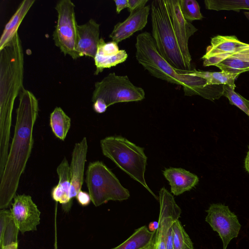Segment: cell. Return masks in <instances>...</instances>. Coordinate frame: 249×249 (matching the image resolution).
<instances>
[{
	"label": "cell",
	"instance_id": "cell-40",
	"mask_svg": "<svg viewBox=\"0 0 249 249\" xmlns=\"http://www.w3.org/2000/svg\"><path fill=\"white\" fill-rule=\"evenodd\" d=\"M0 249H18V242L3 246Z\"/></svg>",
	"mask_w": 249,
	"mask_h": 249
},
{
	"label": "cell",
	"instance_id": "cell-7",
	"mask_svg": "<svg viewBox=\"0 0 249 249\" xmlns=\"http://www.w3.org/2000/svg\"><path fill=\"white\" fill-rule=\"evenodd\" d=\"M145 98L143 89L133 85L127 75L109 73L95 83L91 100L102 99L107 107L120 102H137Z\"/></svg>",
	"mask_w": 249,
	"mask_h": 249
},
{
	"label": "cell",
	"instance_id": "cell-31",
	"mask_svg": "<svg viewBox=\"0 0 249 249\" xmlns=\"http://www.w3.org/2000/svg\"><path fill=\"white\" fill-rule=\"evenodd\" d=\"M119 51L117 43L112 41L106 42L102 38H101L96 55L102 57H108L116 55Z\"/></svg>",
	"mask_w": 249,
	"mask_h": 249
},
{
	"label": "cell",
	"instance_id": "cell-14",
	"mask_svg": "<svg viewBox=\"0 0 249 249\" xmlns=\"http://www.w3.org/2000/svg\"><path fill=\"white\" fill-rule=\"evenodd\" d=\"M88 142L84 137L74 146L70 165L71 177L70 198L72 201L81 190L84 181L85 165L88 152Z\"/></svg>",
	"mask_w": 249,
	"mask_h": 249
},
{
	"label": "cell",
	"instance_id": "cell-6",
	"mask_svg": "<svg viewBox=\"0 0 249 249\" xmlns=\"http://www.w3.org/2000/svg\"><path fill=\"white\" fill-rule=\"evenodd\" d=\"M136 57L139 64L155 77L181 86L180 75L160 54L152 36L147 32L136 38Z\"/></svg>",
	"mask_w": 249,
	"mask_h": 249
},
{
	"label": "cell",
	"instance_id": "cell-26",
	"mask_svg": "<svg viewBox=\"0 0 249 249\" xmlns=\"http://www.w3.org/2000/svg\"><path fill=\"white\" fill-rule=\"evenodd\" d=\"M204 3L206 8L208 10L236 12L242 9L249 10V0H205Z\"/></svg>",
	"mask_w": 249,
	"mask_h": 249
},
{
	"label": "cell",
	"instance_id": "cell-25",
	"mask_svg": "<svg viewBox=\"0 0 249 249\" xmlns=\"http://www.w3.org/2000/svg\"><path fill=\"white\" fill-rule=\"evenodd\" d=\"M188 71L192 75L198 76L205 79L208 85H226L235 88V80L238 76L223 71L209 72L194 69Z\"/></svg>",
	"mask_w": 249,
	"mask_h": 249
},
{
	"label": "cell",
	"instance_id": "cell-20",
	"mask_svg": "<svg viewBox=\"0 0 249 249\" xmlns=\"http://www.w3.org/2000/svg\"><path fill=\"white\" fill-rule=\"evenodd\" d=\"M35 2V0H23L17 11L5 25L0 39V50L12 40L24 18Z\"/></svg>",
	"mask_w": 249,
	"mask_h": 249
},
{
	"label": "cell",
	"instance_id": "cell-28",
	"mask_svg": "<svg viewBox=\"0 0 249 249\" xmlns=\"http://www.w3.org/2000/svg\"><path fill=\"white\" fill-rule=\"evenodd\" d=\"M128 55L124 50H120L119 53L115 55L108 57H102L96 55L94 58L96 70L94 75H98L105 68H110L124 62Z\"/></svg>",
	"mask_w": 249,
	"mask_h": 249
},
{
	"label": "cell",
	"instance_id": "cell-18",
	"mask_svg": "<svg viewBox=\"0 0 249 249\" xmlns=\"http://www.w3.org/2000/svg\"><path fill=\"white\" fill-rule=\"evenodd\" d=\"M163 174L170 185L171 193L175 196L191 190L199 182L196 175L181 168H166Z\"/></svg>",
	"mask_w": 249,
	"mask_h": 249
},
{
	"label": "cell",
	"instance_id": "cell-16",
	"mask_svg": "<svg viewBox=\"0 0 249 249\" xmlns=\"http://www.w3.org/2000/svg\"><path fill=\"white\" fill-rule=\"evenodd\" d=\"M151 6L147 5L134 11L124 21L117 23L109 36L117 44L142 30L147 23Z\"/></svg>",
	"mask_w": 249,
	"mask_h": 249
},
{
	"label": "cell",
	"instance_id": "cell-13",
	"mask_svg": "<svg viewBox=\"0 0 249 249\" xmlns=\"http://www.w3.org/2000/svg\"><path fill=\"white\" fill-rule=\"evenodd\" d=\"M176 70L180 75L181 86L185 96L199 95L212 101L223 96V85H208L205 79L190 74L188 71Z\"/></svg>",
	"mask_w": 249,
	"mask_h": 249
},
{
	"label": "cell",
	"instance_id": "cell-8",
	"mask_svg": "<svg viewBox=\"0 0 249 249\" xmlns=\"http://www.w3.org/2000/svg\"><path fill=\"white\" fill-rule=\"evenodd\" d=\"M75 5L71 0H61L56 4L57 21L53 33V39L65 55L73 59L79 58L76 53L77 26Z\"/></svg>",
	"mask_w": 249,
	"mask_h": 249
},
{
	"label": "cell",
	"instance_id": "cell-10",
	"mask_svg": "<svg viewBox=\"0 0 249 249\" xmlns=\"http://www.w3.org/2000/svg\"><path fill=\"white\" fill-rule=\"evenodd\" d=\"M160 203L159 227L155 236V249H166L167 235L175 221L178 219L181 213L173 196L164 187L159 191Z\"/></svg>",
	"mask_w": 249,
	"mask_h": 249
},
{
	"label": "cell",
	"instance_id": "cell-11",
	"mask_svg": "<svg viewBox=\"0 0 249 249\" xmlns=\"http://www.w3.org/2000/svg\"><path fill=\"white\" fill-rule=\"evenodd\" d=\"M166 2L178 47L187 67L191 71L192 58L188 48V40L197 29L183 17L180 9L179 0H166Z\"/></svg>",
	"mask_w": 249,
	"mask_h": 249
},
{
	"label": "cell",
	"instance_id": "cell-41",
	"mask_svg": "<svg viewBox=\"0 0 249 249\" xmlns=\"http://www.w3.org/2000/svg\"><path fill=\"white\" fill-rule=\"evenodd\" d=\"M145 249H155V237L149 245Z\"/></svg>",
	"mask_w": 249,
	"mask_h": 249
},
{
	"label": "cell",
	"instance_id": "cell-23",
	"mask_svg": "<svg viewBox=\"0 0 249 249\" xmlns=\"http://www.w3.org/2000/svg\"><path fill=\"white\" fill-rule=\"evenodd\" d=\"M156 231H150L146 226L137 230L123 243L111 249H145L153 240Z\"/></svg>",
	"mask_w": 249,
	"mask_h": 249
},
{
	"label": "cell",
	"instance_id": "cell-24",
	"mask_svg": "<svg viewBox=\"0 0 249 249\" xmlns=\"http://www.w3.org/2000/svg\"><path fill=\"white\" fill-rule=\"evenodd\" d=\"M71 125V118L60 107H56L50 117V125L55 137L61 141H64Z\"/></svg>",
	"mask_w": 249,
	"mask_h": 249
},
{
	"label": "cell",
	"instance_id": "cell-42",
	"mask_svg": "<svg viewBox=\"0 0 249 249\" xmlns=\"http://www.w3.org/2000/svg\"><path fill=\"white\" fill-rule=\"evenodd\" d=\"M55 243L54 246V249H57V236H56V231H55Z\"/></svg>",
	"mask_w": 249,
	"mask_h": 249
},
{
	"label": "cell",
	"instance_id": "cell-2",
	"mask_svg": "<svg viewBox=\"0 0 249 249\" xmlns=\"http://www.w3.org/2000/svg\"><path fill=\"white\" fill-rule=\"evenodd\" d=\"M24 55L18 33L0 50V161L9 152L12 115L15 99L24 88Z\"/></svg>",
	"mask_w": 249,
	"mask_h": 249
},
{
	"label": "cell",
	"instance_id": "cell-5",
	"mask_svg": "<svg viewBox=\"0 0 249 249\" xmlns=\"http://www.w3.org/2000/svg\"><path fill=\"white\" fill-rule=\"evenodd\" d=\"M85 181L95 206H99L109 200H126L130 196L129 191L102 161L97 160L89 163Z\"/></svg>",
	"mask_w": 249,
	"mask_h": 249
},
{
	"label": "cell",
	"instance_id": "cell-4",
	"mask_svg": "<svg viewBox=\"0 0 249 249\" xmlns=\"http://www.w3.org/2000/svg\"><path fill=\"white\" fill-rule=\"evenodd\" d=\"M150 6L152 36L159 53L174 69L190 71L178 47L166 0H154Z\"/></svg>",
	"mask_w": 249,
	"mask_h": 249
},
{
	"label": "cell",
	"instance_id": "cell-27",
	"mask_svg": "<svg viewBox=\"0 0 249 249\" xmlns=\"http://www.w3.org/2000/svg\"><path fill=\"white\" fill-rule=\"evenodd\" d=\"M172 231L173 249H194L192 241L178 219L174 222Z\"/></svg>",
	"mask_w": 249,
	"mask_h": 249
},
{
	"label": "cell",
	"instance_id": "cell-22",
	"mask_svg": "<svg viewBox=\"0 0 249 249\" xmlns=\"http://www.w3.org/2000/svg\"><path fill=\"white\" fill-rule=\"evenodd\" d=\"M13 218L11 210L6 209L0 211V249L18 242L19 231Z\"/></svg>",
	"mask_w": 249,
	"mask_h": 249
},
{
	"label": "cell",
	"instance_id": "cell-29",
	"mask_svg": "<svg viewBox=\"0 0 249 249\" xmlns=\"http://www.w3.org/2000/svg\"><path fill=\"white\" fill-rule=\"evenodd\" d=\"M234 89L225 85L223 96L228 99L230 104L236 106L249 117V100L236 92Z\"/></svg>",
	"mask_w": 249,
	"mask_h": 249
},
{
	"label": "cell",
	"instance_id": "cell-9",
	"mask_svg": "<svg viewBox=\"0 0 249 249\" xmlns=\"http://www.w3.org/2000/svg\"><path fill=\"white\" fill-rule=\"evenodd\" d=\"M205 221L216 231L223 243V249H227L230 241L237 237L241 228L237 216L228 206L221 203L211 204L206 211Z\"/></svg>",
	"mask_w": 249,
	"mask_h": 249
},
{
	"label": "cell",
	"instance_id": "cell-43",
	"mask_svg": "<svg viewBox=\"0 0 249 249\" xmlns=\"http://www.w3.org/2000/svg\"><path fill=\"white\" fill-rule=\"evenodd\" d=\"M244 14L245 16L246 17V18L248 19L249 20V11H246L244 12Z\"/></svg>",
	"mask_w": 249,
	"mask_h": 249
},
{
	"label": "cell",
	"instance_id": "cell-12",
	"mask_svg": "<svg viewBox=\"0 0 249 249\" xmlns=\"http://www.w3.org/2000/svg\"><path fill=\"white\" fill-rule=\"evenodd\" d=\"M12 205V215L19 231L22 234L36 231L40 223V212L32 197L25 194L16 195Z\"/></svg>",
	"mask_w": 249,
	"mask_h": 249
},
{
	"label": "cell",
	"instance_id": "cell-15",
	"mask_svg": "<svg viewBox=\"0 0 249 249\" xmlns=\"http://www.w3.org/2000/svg\"><path fill=\"white\" fill-rule=\"evenodd\" d=\"M100 35V24L94 19L77 26L76 53L79 57L83 56L95 58Z\"/></svg>",
	"mask_w": 249,
	"mask_h": 249
},
{
	"label": "cell",
	"instance_id": "cell-37",
	"mask_svg": "<svg viewBox=\"0 0 249 249\" xmlns=\"http://www.w3.org/2000/svg\"><path fill=\"white\" fill-rule=\"evenodd\" d=\"M173 239L172 228L169 232L166 239V249H173Z\"/></svg>",
	"mask_w": 249,
	"mask_h": 249
},
{
	"label": "cell",
	"instance_id": "cell-35",
	"mask_svg": "<svg viewBox=\"0 0 249 249\" xmlns=\"http://www.w3.org/2000/svg\"><path fill=\"white\" fill-rule=\"evenodd\" d=\"M107 107L105 102L101 99H97L93 102V110L98 113H103L105 112Z\"/></svg>",
	"mask_w": 249,
	"mask_h": 249
},
{
	"label": "cell",
	"instance_id": "cell-3",
	"mask_svg": "<svg viewBox=\"0 0 249 249\" xmlns=\"http://www.w3.org/2000/svg\"><path fill=\"white\" fill-rule=\"evenodd\" d=\"M103 155L110 159L131 178L140 183L154 196L158 197L147 185L144 173L147 157L142 147L121 136H108L100 141Z\"/></svg>",
	"mask_w": 249,
	"mask_h": 249
},
{
	"label": "cell",
	"instance_id": "cell-38",
	"mask_svg": "<svg viewBox=\"0 0 249 249\" xmlns=\"http://www.w3.org/2000/svg\"><path fill=\"white\" fill-rule=\"evenodd\" d=\"M158 221H152L149 224L148 230L151 232L156 231L159 227Z\"/></svg>",
	"mask_w": 249,
	"mask_h": 249
},
{
	"label": "cell",
	"instance_id": "cell-17",
	"mask_svg": "<svg viewBox=\"0 0 249 249\" xmlns=\"http://www.w3.org/2000/svg\"><path fill=\"white\" fill-rule=\"evenodd\" d=\"M56 172L59 178L58 183L51 191L53 200L60 203L64 211L68 212L71 207L72 201L70 198L71 177L70 165L64 158L57 166Z\"/></svg>",
	"mask_w": 249,
	"mask_h": 249
},
{
	"label": "cell",
	"instance_id": "cell-34",
	"mask_svg": "<svg viewBox=\"0 0 249 249\" xmlns=\"http://www.w3.org/2000/svg\"><path fill=\"white\" fill-rule=\"evenodd\" d=\"M147 0H128V10L130 13L145 7Z\"/></svg>",
	"mask_w": 249,
	"mask_h": 249
},
{
	"label": "cell",
	"instance_id": "cell-39",
	"mask_svg": "<svg viewBox=\"0 0 249 249\" xmlns=\"http://www.w3.org/2000/svg\"><path fill=\"white\" fill-rule=\"evenodd\" d=\"M248 147V150L244 160V168L246 172L249 174V145Z\"/></svg>",
	"mask_w": 249,
	"mask_h": 249
},
{
	"label": "cell",
	"instance_id": "cell-36",
	"mask_svg": "<svg viewBox=\"0 0 249 249\" xmlns=\"http://www.w3.org/2000/svg\"><path fill=\"white\" fill-rule=\"evenodd\" d=\"M114 1L116 6V12L117 14H119L124 9L128 8V0H116Z\"/></svg>",
	"mask_w": 249,
	"mask_h": 249
},
{
	"label": "cell",
	"instance_id": "cell-32",
	"mask_svg": "<svg viewBox=\"0 0 249 249\" xmlns=\"http://www.w3.org/2000/svg\"><path fill=\"white\" fill-rule=\"evenodd\" d=\"M230 54H220L214 55L207 57H202L201 59L203 60V66L208 67L210 66H215L229 56Z\"/></svg>",
	"mask_w": 249,
	"mask_h": 249
},
{
	"label": "cell",
	"instance_id": "cell-30",
	"mask_svg": "<svg viewBox=\"0 0 249 249\" xmlns=\"http://www.w3.org/2000/svg\"><path fill=\"white\" fill-rule=\"evenodd\" d=\"M180 9L183 17L190 22L201 20L203 17L198 2L195 0H179Z\"/></svg>",
	"mask_w": 249,
	"mask_h": 249
},
{
	"label": "cell",
	"instance_id": "cell-33",
	"mask_svg": "<svg viewBox=\"0 0 249 249\" xmlns=\"http://www.w3.org/2000/svg\"><path fill=\"white\" fill-rule=\"evenodd\" d=\"M75 198L78 203L83 207L89 205L91 201L89 194L82 190L77 194Z\"/></svg>",
	"mask_w": 249,
	"mask_h": 249
},
{
	"label": "cell",
	"instance_id": "cell-19",
	"mask_svg": "<svg viewBox=\"0 0 249 249\" xmlns=\"http://www.w3.org/2000/svg\"><path fill=\"white\" fill-rule=\"evenodd\" d=\"M249 49V44L240 41L234 36L217 35L211 39V45L202 57L220 54H233Z\"/></svg>",
	"mask_w": 249,
	"mask_h": 249
},
{
	"label": "cell",
	"instance_id": "cell-1",
	"mask_svg": "<svg viewBox=\"0 0 249 249\" xmlns=\"http://www.w3.org/2000/svg\"><path fill=\"white\" fill-rule=\"evenodd\" d=\"M19 96L14 135L0 176V210L7 208L16 196L34 144L33 129L38 114V102L32 92L24 88Z\"/></svg>",
	"mask_w": 249,
	"mask_h": 249
},
{
	"label": "cell",
	"instance_id": "cell-21",
	"mask_svg": "<svg viewBox=\"0 0 249 249\" xmlns=\"http://www.w3.org/2000/svg\"><path fill=\"white\" fill-rule=\"evenodd\" d=\"M215 66L221 71L237 76L249 71V49L231 54Z\"/></svg>",
	"mask_w": 249,
	"mask_h": 249
}]
</instances>
